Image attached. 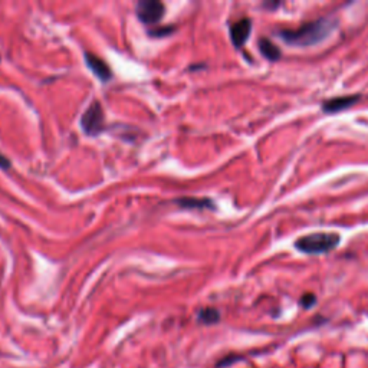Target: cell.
Wrapping results in <instances>:
<instances>
[{
  "mask_svg": "<svg viewBox=\"0 0 368 368\" xmlns=\"http://www.w3.org/2000/svg\"><path fill=\"white\" fill-rule=\"evenodd\" d=\"M164 5L159 0H141L136 8L138 19L145 25H156L164 16Z\"/></svg>",
  "mask_w": 368,
  "mask_h": 368,
  "instance_id": "cell-4",
  "label": "cell"
},
{
  "mask_svg": "<svg viewBox=\"0 0 368 368\" xmlns=\"http://www.w3.org/2000/svg\"><path fill=\"white\" fill-rule=\"evenodd\" d=\"M85 63L89 67V70L94 72V75H97L103 82H107L111 79L112 72L110 70V67L105 64V60H103L100 56L86 52L85 53Z\"/></svg>",
  "mask_w": 368,
  "mask_h": 368,
  "instance_id": "cell-6",
  "label": "cell"
},
{
  "mask_svg": "<svg viewBox=\"0 0 368 368\" xmlns=\"http://www.w3.org/2000/svg\"><path fill=\"white\" fill-rule=\"evenodd\" d=\"M259 49L262 55L269 60H278L281 58V49L266 38H262L259 41Z\"/></svg>",
  "mask_w": 368,
  "mask_h": 368,
  "instance_id": "cell-9",
  "label": "cell"
},
{
  "mask_svg": "<svg viewBox=\"0 0 368 368\" xmlns=\"http://www.w3.org/2000/svg\"><path fill=\"white\" fill-rule=\"evenodd\" d=\"M332 19H318L315 22L305 23L298 29H281L278 35L289 45L310 46L324 41L334 29Z\"/></svg>",
  "mask_w": 368,
  "mask_h": 368,
  "instance_id": "cell-1",
  "label": "cell"
},
{
  "mask_svg": "<svg viewBox=\"0 0 368 368\" xmlns=\"http://www.w3.org/2000/svg\"><path fill=\"white\" fill-rule=\"evenodd\" d=\"M81 127L84 133L89 137H96L104 131L105 117H104V110L98 101L92 103L82 114Z\"/></svg>",
  "mask_w": 368,
  "mask_h": 368,
  "instance_id": "cell-3",
  "label": "cell"
},
{
  "mask_svg": "<svg viewBox=\"0 0 368 368\" xmlns=\"http://www.w3.org/2000/svg\"><path fill=\"white\" fill-rule=\"evenodd\" d=\"M340 244V236L335 233H314L303 236L296 240L295 247L303 252L310 255H318V254H327L332 249H335Z\"/></svg>",
  "mask_w": 368,
  "mask_h": 368,
  "instance_id": "cell-2",
  "label": "cell"
},
{
  "mask_svg": "<svg viewBox=\"0 0 368 368\" xmlns=\"http://www.w3.org/2000/svg\"><path fill=\"white\" fill-rule=\"evenodd\" d=\"M315 302H317V298L313 294H305L301 298V305L303 306V308H311V306L315 305Z\"/></svg>",
  "mask_w": 368,
  "mask_h": 368,
  "instance_id": "cell-11",
  "label": "cell"
},
{
  "mask_svg": "<svg viewBox=\"0 0 368 368\" xmlns=\"http://www.w3.org/2000/svg\"><path fill=\"white\" fill-rule=\"evenodd\" d=\"M176 203L183 207V209H214V203L209 199H195V197H184V199H178L176 200Z\"/></svg>",
  "mask_w": 368,
  "mask_h": 368,
  "instance_id": "cell-8",
  "label": "cell"
},
{
  "mask_svg": "<svg viewBox=\"0 0 368 368\" xmlns=\"http://www.w3.org/2000/svg\"><path fill=\"white\" fill-rule=\"evenodd\" d=\"M360 100V96H347V97H339V98H332L324 103V111L327 112H336L346 108H350Z\"/></svg>",
  "mask_w": 368,
  "mask_h": 368,
  "instance_id": "cell-7",
  "label": "cell"
},
{
  "mask_svg": "<svg viewBox=\"0 0 368 368\" xmlns=\"http://www.w3.org/2000/svg\"><path fill=\"white\" fill-rule=\"evenodd\" d=\"M252 30V22L251 19L244 18L242 20H237L230 26V39L236 48H242L247 41L249 39Z\"/></svg>",
  "mask_w": 368,
  "mask_h": 368,
  "instance_id": "cell-5",
  "label": "cell"
},
{
  "mask_svg": "<svg viewBox=\"0 0 368 368\" xmlns=\"http://www.w3.org/2000/svg\"><path fill=\"white\" fill-rule=\"evenodd\" d=\"M9 167H11L9 159H6L4 155H0V169H2V170H8Z\"/></svg>",
  "mask_w": 368,
  "mask_h": 368,
  "instance_id": "cell-13",
  "label": "cell"
},
{
  "mask_svg": "<svg viewBox=\"0 0 368 368\" xmlns=\"http://www.w3.org/2000/svg\"><path fill=\"white\" fill-rule=\"evenodd\" d=\"M173 30H174V27L171 26V27H162V29H155V30H150V35L151 37H166V35H169L170 32H173Z\"/></svg>",
  "mask_w": 368,
  "mask_h": 368,
  "instance_id": "cell-12",
  "label": "cell"
},
{
  "mask_svg": "<svg viewBox=\"0 0 368 368\" xmlns=\"http://www.w3.org/2000/svg\"><path fill=\"white\" fill-rule=\"evenodd\" d=\"M197 320L204 325H213L221 321V313L216 308H203L197 314Z\"/></svg>",
  "mask_w": 368,
  "mask_h": 368,
  "instance_id": "cell-10",
  "label": "cell"
}]
</instances>
